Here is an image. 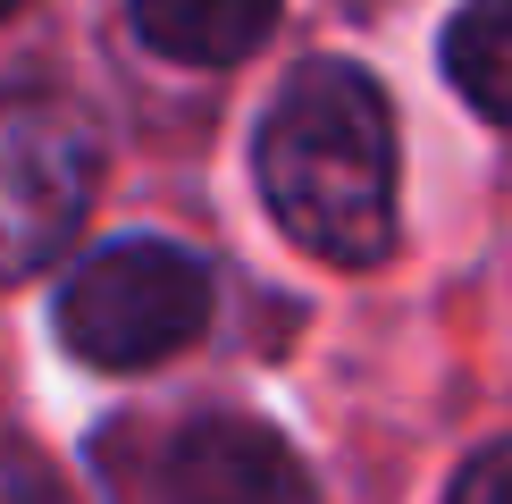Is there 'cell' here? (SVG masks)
<instances>
[{
    "label": "cell",
    "mask_w": 512,
    "mask_h": 504,
    "mask_svg": "<svg viewBox=\"0 0 512 504\" xmlns=\"http://www.w3.org/2000/svg\"><path fill=\"white\" fill-rule=\"evenodd\" d=\"M261 194L319 261L361 269L395 244V110L353 59L286 76L261 126Z\"/></svg>",
    "instance_id": "1"
},
{
    "label": "cell",
    "mask_w": 512,
    "mask_h": 504,
    "mask_svg": "<svg viewBox=\"0 0 512 504\" xmlns=\"http://www.w3.org/2000/svg\"><path fill=\"white\" fill-rule=\"evenodd\" d=\"M202 328H210V269L152 236L101 244L59 286V336L93 370H152L185 353Z\"/></svg>",
    "instance_id": "2"
},
{
    "label": "cell",
    "mask_w": 512,
    "mask_h": 504,
    "mask_svg": "<svg viewBox=\"0 0 512 504\" xmlns=\"http://www.w3.org/2000/svg\"><path fill=\"white\" fill-rule=\"evenodd\" d=\"M101 185V152L76 101L9 93L0 101V286L34 278L76 244Z\"/></svg>",
    "instance_id": "3"
},
{
    "label": "cell",
    "mask_w": 512,
    "mask_h": 504,
    "mask_svg": "<svg viewBox=\"0 0 512 504\" xmlns=\"http://www.w3.org/2000/svg\"><path fill=\"white\" fill-rule=\"evenodd\" d=\"M160 504H303V471L261 420H194L160 462Z\"/></svg>",
    "instance_id": "4"
},
{
    "label": "cell",
    "mask_w": 512,
    "mask_h": 504,
    "mask_svg": "<svg viewBox=\"0 0 512 504\" xmlns=\"http://www.w3.org/2000/svg\"><path fill=\"white\" fill-rule=\"evenodd\" d=\"M269 26H277V0H135V34L185 68H227Z\"/></svg>",
    "instance_id": "5"
},
{
    "label": "cell",
    "mask_w": 512,
    "mask_h": 504,
    "mask_svg": "<svg viewBox=\"0 0 512 504\" xmlns=\"http://www.w3.org/2000/svg\"><path fill=\"white\" fill-rule=\"evenodd\" d=\"M445 76L479 118L512 126V0H462L445 26Z\"/></svg>",
    "instance_id": "6"
},
{
    "label": "cell",
    "mask_w": 512,
    "mask_h": 504,
    "mask_svg": "<svg viewBox=\"0 0 512 504\" xmlns=\"http://www.w3.org/2000/svg\"><path fill=\"white\" fill-rule=\"evenodd\" d=\"M0 504H76V488L34 446H0Z\"/></svg>",
    "instance_id": "7"
},
{
    "label": "cell",
    "mask_w": 512,
    "mask_h": 504,
    "mask_svg": "<svg viewBox=\"0 0 512 504\" xmlns=\"http://www.w3.org/2000/svg\"><path fill=\"white\" fill-rule=\"evenodd\" d=\"M445 504H512V437L504 446H479L471 462H462L454 488H445Z\"/></svg>",
    "instance_id": "8"
},
{
    "label": "cell",
    "mask_w": 512,
    "mask_h": 504,
    "mask_svg": "<svg viewBox=\"0 0 512 504\" xmlns=\"http://www.w3.org/2000/svg\"><path fill=\"white\" fill-rule=\"evenodd\" d=\"M9 9H17V0H0V17H9Z\"/></svg>",
    "instance_id": "9"
}]
</instances>
